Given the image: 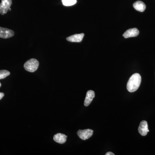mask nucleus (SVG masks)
Wrapping results in <instances>:
<instances>
[{
    "label": "nucleus",
    "mask_w": 155,
    "mask_h": 155,
    "mask_svg": "<svg viewBox=\"0 0 155 155\" xmlns=\"http://www.w3.org/2000/svg\"><path fill=\"white\" fill-rule=\"evenodd\" d=\"M84 35V33L77 34L67 37V40L68 41L72 42H80L82 41Z\"/></svg>",
    "instance_id": "6e6552de"
},
{
    "label": "nucleus",
    "mask_w": 155,
    "mask_h": 155,
    "mask_svg": "<svg viewBox=\"0 0 155 155\" xmlns=\"http://www.w3.org/2000/svg\"><path fill=\"white\" fill-rule=\"evenodd\" d=\"M12 4V0H2L0 4V14L2 15L7 14Z\"/></svg>",
    "instance_id": "7ed1b4c3"
},
{
    "label": "nucleus",
    "mask_w": 155,
    "mask_h": 155,
    "mask_svg": "<svg viewBox=\"0 0 155 155\" xmlns=\"http://www.w3.org/2000/svg\"><path fill=\"white\" fill-rule=\"evenodd\" d=\"M62 2L64 6H71L77 3V0H62Z\"/></svg>",
    "instance_id": "f8f14e48"
},
{
    "label": "nucleus",
    "mask_w": 155,
    "mask_h": 155,
    "mask_svg": "<svg viewBox=\"0 0 155 155\" xmlns=\"http://www.w3.org/2000/svg\"><path fill=\"white\" fill-rule=\"evenodd\" d=\"M95 97V93L93 91L90 90L87 92L84 102V105L87 107L90 104Z\"/></svg>",
    "instance_id": "1a4fd4ad"
},
{
    "label": "nucleus",
    "mask_w": 155,
    "mask_h": 155,
    "mask_svg": "<svg viewBox=\"0 0 155 155\" xmlns=\"http://www.w3.org/2000/svg\"><path fill=\"white\" fill-rule=\"evenodd\" d=\"M106 155H115L114 153L111 152H109L107 153L106 154Z\"/></svg>",
    "instance_id": "2eb2a0df"
},
{
    "label": "nucleus",
    "mask_w": 155,
    "mask_h": 155,
    "mask_svg": "<svg viewBox=\"0 0 155 155\" xmlns=\"http://www.w3.org/2000/svg\"><path fill=\"white\" fill-rule=\"evenodd\" d=\"M4 95H5V94H4L3 93L0 92V100L2 99V98L4 97Z\"/></svg>",
    "instance_id": "4468645a"
},
{
    "label": "nucleus",
    "mask_w": 155,
    "mask_h": 155,
    "mask_svg": "<svg viewBox=\"0 0 155 155\" xmlns=\"http://www.w3.org/2000/svg\"><path fill=\"white\" fill-rule=\"evenodd\" d=\"M10 72L8 70H0V79H4L10 75Z\"/></svg>",
    "instance_id": "ddd939ff"
},
{
    "label": "nucleus",
    "mask_w": 155,
    "mask_h": 155,
    "mask_svg": "<svg viewBox=\"0 0 155 155\" xmlns=\"http://www.w3.org/2000/svg\"><path fill=\"white\" fill-rule=\"evenodd\" d=\"M138 132L140 135L143 136H145L149 132L148 129L147 122V121L143 120L140 122L138 128Z\"/></svg>",
    "instance_id": "423d86ee"
},
{
    "label": "nucleus",
    "mask_w": 155,
    "mask_h": 155,
    "mask_svg": "<svg viewBox=\"0 0 155 155\" xmlns=\"http://www.w3.org/2000/svg\"><path fill=\"white\" fill-rule=\"evenodd\" d=\"M2 86V84H1V82H0V87Z\"/></svg>",
    "instance_id": "dca6fc26"
},
{
    "label": "nucleus",
    "mask_w": 155,
    "mask_h": 155,
    "mask_svg": "<svg viewBox=\"0 0 155 155\" xmlns=\"http://www.w3.org/2000/svg\"><path fill=\"white\" fill-rule=\"evenodd\" d=\"M141 82V77L138 73L133 74L129 78L127 84V91L134 92L138 89Z\"/></svg>",
    "instance_id": "f257e3e1"
},
{
    "label": "nucleus",
    "mask_w": 155,
    "mask_h": 155,
    "mask_svg": "<svg viewBox=\"0 0 155 155\" xmlns=\"http://www.w3.org/2000/svg\"><path fill=\"white\" fill-rule=\"evenodd\" d=\"M67 136L65 134L58 133L54 136V140L60 144H63L67 141Z\"/></svg>",
    "instance_id": "9d476101"
},
{
    "label": "nucleus",
    "mask_w": 155,
    "mask_h": 155,
    "mask_svg": "<svg viewBox=\"0 0 155 155\" xmlns=\"http://www.w3.org/2000/svg\"><path fill=\"white\" fill-rule=\"evenodd\" d=\"M14 35V31L8 28L0 27V38H8Z\"/></svg>",
    "instance_id": "39448f33"
},
{
    "label": "nucleus",
    "mask_w": 155,
    "mask_h": 155,
    "mask_svg": "<svg viewBox=\"0 0 155 155\" xmlns=\"http://www.w3.org/2000/svg\"><path fill=\"white\" fill-rule=\"evenodd\" d=\"M139 34V31L137 28H130L123 34V36L125 38L134 37L138 35Z\"/></svg>",
    "instance_id": "0eeeda50"
},
{
    "label": "nucleus",
    "mask_w": 155,
    "mask_h": 155,
    "mask_svg": "<svg viewBox=\"0 0 155 155\" xmlns=\"http://www.w3.org/2000/svg\"><path fill=\"white\" fill-rule=\"evenodd\" d=\"M133 7L136 11L143 12L145 10L146 6L145 4L142 1H138L134 3Z\"/></svg>",
    "instance_id": "9b49d317"
},
{
    "label": "nucleus",
    "mask_w": 155,
    "mask_h": 155,
    "mask_svg": "<svg viewBox=\"0 0 155 155\" xmlns=\"http://www.w3.org/2000/svg\"><path fill=\"white\" fill-rule=\"evenodd\" d=\"M93 130L90 129L79 130L78 131L77 134L79 138L83 140H86L90 138L93 134Z\"/></svg>",
    "instance_id": "20e7f679"
},
{
    "label": "nucleus",
    "mask_w": 155,
    "mask_h": 155,
    "mask_svg": "<svg viewBox=\"0 0 155 155\" xmlns=\"http://www.w3.org/2000/svg\"><path fill=\"white\" fill-rule=\"evenodd\" d=\"M39 62L36 59H31L24 64V69L28 72H33L36 71L39 67Z\"/></svg>",
    "instance_id": "f03ea898"
}]
</instances>
